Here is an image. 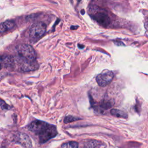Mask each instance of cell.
<instances>
[{"mask_svg": "<svg viewBox=\"0 0 148 148\" xmlns=\"http://www.w3.org/2000/svg\"><path fill=\"white\" fill-rule=\"evenodd\" d=\"M114 42L115 45H116L117 46H124V43L120 41V40H116Z\"/></svg>", "mask_w": 148, "mask_h": 148, "instance_id": "16", "label": "cell"}, {"mask_svg": "<svg viewBox=\"0 0 148 148\" xmlns=\"http://www.w3.org/2000/svg\"><path fill=\"white\" fill-rule=\"evenodd\" d=\"M46 31V25L43 22L36 23L29 29L28 35L32 41H36L40 39Z\"/></svg>", "mask_w": 148, "mask_h": 148, "instance_id": "3", "label": "cell"}, {"mask_svg": "<svg viewBox=\"0 0 148 148\" xmlns=\"http://www.w3.org/2000/svg\"><path fill=\"white\" fill-rule=\"evenodd\" d=\"M110 114L116 117L127 119L128 117V114L124 111H122L117 109H112L110 110Z\"/></svg>", "mask_w": 148, "mask_h": 148, "instance_id": "11", "label": "cell"}, {"mask_svg": "<svg viewBox=\"0 0 148 148\" xmlns=\"http://www.w3.org/2000/svg\"><path fill=\"white\" fill-rule=\"evenodd\" d=\"M105 147L106 145L97 140H90L85 145V148H105Z\"/></svg>", "mask_w": 148, "mask_h": 148, "instance_id": "9", "label": "cell"}, {"mask_svg": "<svg viewBox=\"0 0 148 148\" xmlns=\"http://www.w3.org/2000/svg\"><path fill=\"white\" fill-rule=\"evenodd\" d=\"M16 60L18 63H19V68L21 71L23 72H29L32 71L37 69L39 67V65L36 61H28L20 58L18 57L16 58Z\"/></svg>", "mask_w": 148, "mask_h": 148, "instance_id": "6", "label": "cell"}, {"mask_svg": "<svg viewBox=\"0 0 148 148\" xmlns=\"http://www.w3.org/2000/svg\"><path fill=\"white\" fill-rule=\"evenodd\" d=\"M112 106V103L110 101H103L99 103V108L101 109V110H107L110 108Z\"/></svg>", "mask_w": 148, "mask_h": 148, "instance_id": "12", "label": "cell"}, {"mask_svg": "<svg viewBox=\"0 0 148 148\" xmlns=\"http://www.w3.org/2000/svg\"><path fill=\"white\" fill-rule=\"evenodd\" d=\"M1 107L2 109H5V110H8L10 109V106L6 104V102H5L2 99H1Z\"/></svg>", "mask_w": 148, "mask_h": 148, "instance_id": "15", "label": "cell"}, {"mask_svg": "<svg viewBox=\"0 0 148 148\" xmlns=\"http://www.w3.org/2000/svg\"><path fill=\"white\" fill-rule=\"evenodd\" d=\"M145 28L148 31V21H146L145 23Z\"/></svg>", "mask_w": 148, "mask_h": 148, "instance_id": "17", "label": "cell"}, {"mask_svg": "<svg viewBox=\"0 0 148 148\" xmlns=\"http://www.w3.org/2000/svg\"><path fill=\"white\" fill-rule=\"evenodd\" d=\"M18 57L20 58L28 60L35 61L36 54L33 47L27 44H21L16 47Z\"/></svg>", "mask_w": 148, "mask_h": 148, "instance_id": "2", "label": "cell"}, {"mask_svg": "<svg viewBox=\"0 0 148 148\" xmlns=\"http://www.w3.org/2000/svg\"><path fill=\"white\" fill-rule=\"evenodd\" d=\"M77 27H78L77 26H76V27H72L71 29H76Z\"/></svg>", "mask_w": 148, "mask_h": 148, "instance_id": "18", "label": "cell"}, {"mask_svg": "<svg viewBox=\"0 0 148 148\" xmlns=\"http://www.w3.org/2000/svg\"><path fill=\"white\" fill-rule=\"evenodd\" d=\"M14 22L8 20L1 23L0 26V31L1 33H2L6 31L12 29V28H14Z\"/></svg>", "mask_w": 148, "mask_h": 148, "instance_id": "10", "label": "cell"}, {"mask_svg": "<svg viewBox=\"0 0 148 148\" xmlns=\"http://www.w3.org/2000/svg\"><path fill=\"white\" fill-rule=\"evenodd\" d=\"M61 148H78V143L75 141H69L64 143L61 145Z\"/></svg>", "mask_w": 148, "mask_h": 148, "instance_id": "13", "label": "cell"}, {"mask_svg": "<svg viewBox=\"0 0 148 148\" xmlns=\"http://www.w3.org/2000/svg\"><path fill=\"white\" fill-rule=\"evenodd\" d=\"M113 77L114 74L112 71L106 70L97 75L96 81L99 86L105 87L112 82Z\"/></svg>", "mask_w": 148, "mask_h": 148, "instance_id": "5", "label": "cell"}, {"mask_svg": "<svg viewBox=\"0 0 148 148\" xmlns=\"http://www.w3.org/2000/svg\"><path fill=\"white\" fill-rule=\"evenodd\" d=\"M14 65V58L10 55H3L1 57V67L10 68Z\"/></svg>", "mask_w": 148, "mask_h": 148, "instance_id": "8", "label": "cell"}, {"mask_svg": "<svg viewBox=\"0 0 148 148\" xmlns=\"http://www.w3.org/2000/svg\"><path fill=\"white\" fill-rule=\"evenodd\" d=\"M81 119V118L79 117H75V116H66L64 119V123H71L75 121H77L78 120Z\"/></svg>", "mask_w": 148, "mask_h": 148, "instance_id": "14", "label": "cell"}, {"mask_svg": "<svg viewBox=\"0 0 148 148\" xmlns=\"http://www.w3.org/2000/svg\"><path fill=\"white\" fill-rule=\"evenodd\" d=\"M91 14H90L92 18L95 20L99 24L102 26H107L110 23V19L107 14L106 12L99 8H95L91 11Z\"/></svg>", "mask_w": 148, "mask_h": 148, "instance_id": "4", "label": "cell"}, {"mask_svg": "<svg viewBox=\"0 0 148 148\" xmlns=\"http://www.w3.org/2000/svg\"><path fill=\"white\" fill-rule=\"evenodd\" d=\"M27 128L29 131L38 135L40 143H44L57 135L56 126L38 120L31 122Z\"/></svg>", "mask_w": 148, "mask_h": 148, "instance_id": "1", "label": "cell"}, {"mask_svg": "<svg viewBox=\"0 0 148 148\" xmlns=\"http://www.w3.org/2000/svg\"><path fill=\"white\" fill-rule=\"evenodd\" d=\"M16 141L21 145L25 148H31L32 147L31 142L29 136L24 133H19L16 135Z\"/></svg>", "mask_w": 148, "mask_h": 148, "instance_id": "7", "label": "cell"}]
</instances>
